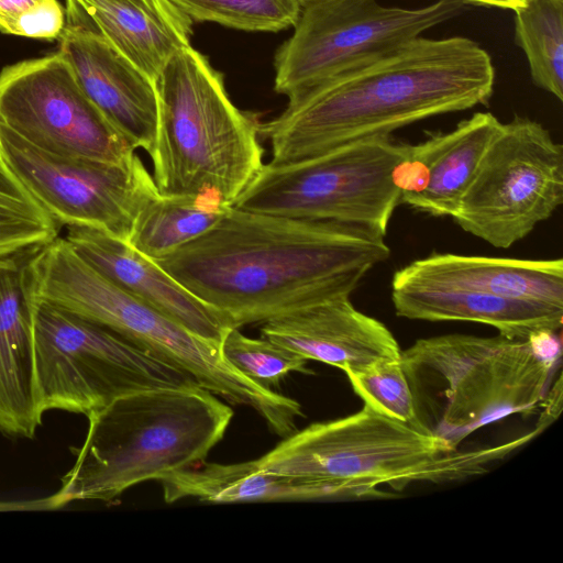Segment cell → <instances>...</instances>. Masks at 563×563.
<instances>
[{
	"mask_svg": "<svg viewBox=\"0 0 563 563\" xmlns=\"http://www.w3.org/2000/svg\"><path fill=\"white\" fill-rule=\"evenodd\" d=\"M261 334L307 361L321 362L344 373L379 360L400 358L401 354L389 329L357 310L347 295L265 322Z\"/></svg>",
	"mask_w": 563,
	"mask_h": 563,
	"instance_id": "obj_15",
	"label": "cell"
},
{
	"mask_svg": "<svg viewBox=\"0 0 563 563\" xmlns=\"http://www.w3.org/2000/svg\"><path fill=\"white\" fill-rule=\"evenodd\" d=\"M35 503L26 501V503H0V511L7 510H34Z\"/></svg>",
	"mask_w": 563,
	"mask_h": 563,
	"instance_id": "obj_31",
	"label": "cell"
},
{
	"mask_svg": "<svg viewBox=\"0 0 563 563\" xmlns=\"http://www.w3.org/2000/svg\"><path fill=\"white\" fill-rule=\"evenodd\" d=\"M563 202V146L549 130L515 117L501 126L452 219L465 232L507 249Z\"/></svg>",
	"mask_w": 563,
	"mask_h": 563,
	"instance_id": "obj_11",
	"label": "cell"
},
{
	"mask_svg": "<svg viewBox=\"0 0 563 563\" xmlns=\"http://www.w3.org/2000/svg\"><path fill=\"white\" fill-rule=\"evenodd\" d=\"M492 461L489 449L444 452L434 438L366 406L295 431L255 460L264 472L324 483L340 500L388 497L380 485L402 490L416 482L460 481Z\"/></svg>",
	"mask_w": 563,
	"mask_h": 563,
	"instance_id": "obj_6",
	"label": "cell"
},
{
	"mask_svg": "<svg viewBox=\"0 0 563 563\" xmlns=\"http://www.w3.org/2000/svg\"><path fill=\"white\" fill-rule=\"evenodd\" d=\"M391 301L401 318L476 322L520 340L556 333L563 322L560 307L459 288L391 285Z\"/></svg>",
	"mask_w": 563,
	"mask_h": 563,
	"instance_id": "obj_21",
	"label": "cell"
},
{
	"mask_svg": "<svg viewBox=\"0 0 563 563\" xmlns=\"http://www.w3.org/2000/svg\"><path fill=\"white\" fill-rule=\"evenodd\" d=\"M65 25L104 38L156 82L190 45L194 22L172 0H65Z\"/></svg>",
	"mask_w": 563,
	"mask_h": 563,
	"instance_id": "obj_18",
	"label": "cell"
},
{
	"mask_svg": "<svg viewBox=\"0 0 563 563\" xmlns=\"http://www.w3.org/2000/svg\"><path fill=\"white\" fill-rule=\"evenodd\" d=\"M500 126L490 112H476L453 130L411 145L399 172L400 203L452 218Z\"/></svg>",
	"mask_w": 563,
	"mask_h": 563,
	"instance_id": "obj_17",
	"label": "cell"
},
{
	"mask_svg": "<svg viewBox=\"0 0 563 563\" xmlns=\"http://www.w3.org/2000/svg\"><path fill=\"white\" fill-rule=\"evenodd\" d=\"M30 250L0 257V433L33 438L42 423L35 386Z\"/></svg>",
	"mask_w": 563,
	"mask_h": 563,
	"instance_id": "obj_19",
	"label": "cell"
},
{
	"mask_svg": "<svg viewBox=\"0 0 563 563\" xmlns=\"http://www.w3.org/2000/svg\"><path fill=\"white\" fill-rule=\"evenodd\" d=\"M391 285L459 288L563 308V260L433 253L395 272Z\"/></svg>",
	"mask_w": 563,
	"mask_h": 563,
	"instance_id": "obj_20",
	"label": "cell"
},
{
	"mask_svg": "<svg viewBox=\"0 0 563 563\" xmlns=\"http://www.w3.org/2000/svg\"><path fill=\"white\" fill-rule=\"evenodd\" d=\"M465 3L515 10L527 0H462Z\"/></svg>",
	"mask_w": 563,
	"mask_h": 563,
	"instance_id": "obj_30",
	"label": "cell"
},
{
	"mask_svg": "<svg viewBox=\"0 0 563 563\" xmlns=\"http://www.w3.org/2000/svg\"><path fill=\"white\" fill-rule=\"evenodd\" d=\"M0 161H2V159H1V154H0Z\"/></svg>",
	"mask_w": 563,
	"mask_h": 563,
	"instance_id": "obj_32",
	"label": "cell"
},
{
	"mask_svg": "<svg viewBox=\"0 0 563 563\" xmlns=\"http://www.w3.org/2000/svg\"><path fill=\"white\" fill-rule=\"evenodd\" d=\"M410 150V144L380 135L289 163L269 162L232 207L355 227L386 236L400 203V166Z\"/></svg>",
	"mask_w": 563,
	"mask_h": 563,
	"instance_id": "obj_7",
	"label": "cell"
},
{
	"mask_svg": "<svg viewBox=\"0 0 563 563\" xmlns=\"http://www.w3.org/2000/svg\"><path fill=\"white\" fill-rule=\"evenodd\" d=\"M60 228L0 161V257L46 244Z\"/></svg>",
	"mask_w": 563,
	"mask_h": 563,
	"instance_id": "obj_25",
	"label": "cell"
},
{
	"mask_svg": "<svg viewBox=\"0 0 563 563\" xmlns=\"http://www.w3.org/2000/svg\"><path fill=\"white\" fill-rule=\"evenodd\" d=\"M195 22L247 32H278L296 23L305 0H172Z\"/></svg>",
	"mask_w": 563,
	"mask_h": 563,
	"instance_id": "obj_26",
	"label": "cell"
},
{
	"mask_svg": "<svg viewBox=\"0 0 563 563\" xmlns=\"http://www.w3.org/2000/svg\"><path fill=\"white\" fill-rule=\"evenodd\" d=\"M153 179L161 196L231 207L263 167L258 115L230 100L221 73L190 45L156 79Z\"/></svg>",
	"mask_w": 563,
	"mask_h": 563,
	"instance_id": "obj_5",
	"label": "cell"
},
{
	"mask_svg": "<svg viewBox=\"0 0 563 563\" xmlns=\"http://www.w3.org/2000/svg\"><path fill=\"white\" fill-rule=\"evenodd\" d=\"M221 351L239 373L267 389L290 373L312 374L305 357L264 338H249L239 328L227 331Z\"/></svg>",
	"mask_w": 563,
	"mask_h": 563,
	"instance_id": "obj_27",
	"label": "cell"
},
{
	"mask_svg": "<svg viewBox=\"0 0 563 563\" xmlns=\"http://www.w3.org/2000/svg\"><path fill=\"white\" fill-rule=\"evenodd\" d=\"M560 1H563V0H560Z\"/></svg>",
	"mask_w": 563,
	"mask_h": 563,
	"instance_id": "obj_33",
	"label": "cell"
},
{
	"mask_svg": "<svg viewBox=\"0 0 563 563\" xmlns=\"http://www.w3.org/2000/svg\"><path fill=\"white\" fill-rule=\"evenodd\" d=\"M1 159L62 227L82 225L128 241L142 210L159 196L135 153L124 163L64 157L42 151L0 123Z\"/></svg>",
	"mask_w": 563,
	"mask_h": 563,
	"instance_id": "obj_12",
	"label": "cell"
},
{
	"mask_svg": "<svg viewBox=\"0 0 563 563\" xmlns=\"http://www.w3.org/2000/svg\"><path fill=\"white\" fill-rule=\"evenodd\" d=\"M88 430L48 509L75 500L110 501L145 481L202 463L233 410L200 386L146 389L87 415Z\"/></svg>",
	"mask_w": 563,
	"mask_h": 563,
	"instance_id": "obj_4",
	"label": "cell"
},
{
	"mask_svg": "<svg viewBox=\"0 0 563 563\" xmlns=\"http://www.w3.org/2000/svg\"><path fill=\"white\" fill-rule=\"evenodd\" d=\"M35 386L40 411L88 415L114 399L154 388L199 386L112 330L33 300Z\"/></svg>",
	"mask_w": 563,
	"mask_h": 563,
	"instance_id": "obj_9",
	"label": "cell"
},
{
	"mask_svg": "<svg viewBox=\"0 0 563 563\" xmlns=\"http://www.w3.org/2000/svg\"><path fill=\"white\" fill-rule=\"evenodd\" d=\"M495 68L465 36L417 37L391 53L288 98L261 122L272 163H289L353 141L390 135L430 117L487 104Z\"/></svg>",
	"mask_w": 563,
	"mask_h": 563,
	"instance_id": "obj_2",
	"label": "cell"
},
{
	"mask_svg": "<svg viewBox=\"0 0 563 563\" xmlns=\"http://www.w3.org/2000/svg\"><path fill=\"white\" fill-rule=\"evenodd\" d=\"M227 208L201 197L159 195L137 216L126 243L152 261L161 260L210 230Z\"/></svg>",
	"mask_w": 563,
	"mask_h": 563,
	"instance_id": "obj_23",
	"label": "cell"
},
{
	"mask_svg": "<svg viewBox=\"0 0 563 563\" xmlns=\"http://www.w3.org/2000/svg\"><path fill=\"white\" fill-rule=\"evenodd\" d=\"M65 10L57 0H0V31L38 40H58Z\"/></svg>",
	"mask_w": 563,
	"mask_h": 563,
	"instance_id": "obj_29",
	"label": "cell"
},
{
	"mask_svg": "<svg viewBox=\"0 0 563 563\" xmlns=\"http://www.w3.org/2000/svg\"><path fill=\"white\" fill-rule=\"evenodd\" d=\"M158 482L166 503L185 498L216 504L340 500L335 489L324 483L264 472L255 460L234 464L203 461Z\"/></svg>",
	"mask_w": 563,
	"mask_h": 563,
	"instance_id": "obj_22",
	"label": "cell"
},
{
	"mask_svg": "<svg viewBox=\"0 0 563 563\" xmlns=\"http://www.w3.org/2000/svg\"><path fill=\"white\" fill-rule=\"evenodd\" d=\"M58 52L90 101L151 157L158 128L156 82L99 35L64 26Z\"/></svg>",
	"mask_w": 563,
	"mask_h": 563,
	"instance_id": "obj_14",
	"label": "cell"
},
{
	"mask_svg": "<svg viewBox=\"0 0 563 563\" xmlns=\"http://www.w3.org/2000/svg\"><path fill=\"white\" fill-rule=\"evenodd\" d=\"M64 238L86 263L108 280L190 332L221 344L231 329L218 310L125 241L82 225H67Z\"/></svg>",
	"mask_w": 563,
	"mask_h": 563,
	"instance_id": "obj_16",
	"label": "cell"
},
{
	"mask_svg": "<svg viewBox=\"0 0 563 563\" xmlns=\"http://www.w3.org/2000/svg\"><path fill=\"white\" fill-rule=\"evenodd\" d=\"M389 255L385 236L364 229L231 206L206 233L154 262L240 329L350 296Z\"/></svg>",
	"mask_w": 563,
	"mask_h": 563,
	"instance_id": "obj_1",
	"label": "cell"
},
{
	"mask_svg": "<svg viewBox=\"0 0 563 563\" xmlns=\"http://www.w3.org/2000/svg\"><path fill=\"white\" fill-rule=\"evenodd\" d=\"M0 123L58 156L119 164L135 154L81 90L59 52L0 71Z\"/></svg>",
	"mask_w": 563,
	"mask_h": 563,
	"instance_id": "obj_13",
	"label": "cell"
},
{
	"mask_svg": "<svg viewBox=\"0 0 563 563\" xmlns=\"http://www.w3.org/2000/svg\"><path fill=\"white\" fill-rule=\"evenodd\" d=\"M345 375L364 406L412 426V396L400 358L379 360Z\"/></svg>",
	"mask_w": 563,
	"mask_h": 563,
	"instance_id": "obj_28",
	"label": "cell"
},
{
	"mask_svg": "<svg viewBox=\"0 0 563 563\" xmlns=\"http://www.w3.org/2000/svg\"><path fill=\"white\" fill-rule=\"evenodd\" d=\"M555 334L528 340L501 334L417 340L400 354L412 396V426L451 452L483 427L534 412L560 365Z\"/></svg>",
	"mask_w": 563,
	"mask_h": 563,
	"instance_id": "obj_3",
	"label": "cell"
},
{
	"mask_svg": "<svg viewBox=\"0 0 563 563\" xmlns=\"http://www.w3.org/2000/svg\"><path fill=\"white\" fill-rule=\"evenodd\" d=\"M465 2L416 9L377 0H305L292 35L276 51L274 90L288 98L369 64L459 15Z\"/></svg>",
	"mask_w": 563,
	"mask_h": 563,
	"instance_id": "obj_10",
	"label": "cell"
},
{
	"mask_svg": "<svg viewBox=\"0 0 563 563\" xmlns=\"http://www.w3.org/2000/svg\"><path fill=\"white\" fill-rule=\"evenodd\" d=\"M25 275L32 300L46 302L101 324L142 351L218 391L232 366L218 342L201 338L114 285L71 247L64 236L31 250Z\"/></svg>",
	"mask_w": 563,
	"mask_h": 563,
	"instance_id": "obj_8",
	"label": "cell"
},
{
	"mask_svg": "<svg viewBox=\"0 0 563 563\" xmlns=\"http://www.w3.org/2000/svg\"><path fill=\"white\" fill-rule=\"evenodd\" d=\"M515 11V41L533 84L563 100V1L527 0Z\"/></svg>",
	"mask_w": 563,
	"mask_h": 563,
	"instance_id": "obj_24",
	"label": "cell"
}]
</instances>
